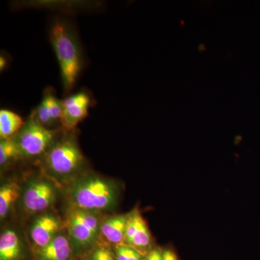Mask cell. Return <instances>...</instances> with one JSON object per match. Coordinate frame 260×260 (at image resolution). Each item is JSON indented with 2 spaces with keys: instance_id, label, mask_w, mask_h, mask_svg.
<instances>
[{
  "instance_id": "52a82bcc",
  "label": "cell",
  "mask_w": 260,
  "mask_h": 260,
  "mask_svg": "<svg viewBox=\"0 0 260 260\" xmlns=\"http://www.w3.org/2000/svg\"><path fill=\"white\" fill-rule=\"evenodd\" d=\"M152 237L145 219L138 208L128 213L124 245L129 246L143 255L151 250Z\"/></svg>"
},
{
  "instance_id": "9a60e30c",
  "label": "cell",
  "mask_w": 260,
  "mask_h": 260,
  "mask_svg": "<svg viewBox=\"0 0 260 260\" xmlns=\"http://www.w3.org/2000/svg\"><path fill=\"white\" fill-rule=\"evenodd\" d=\"M20 187L15 182H8L0 189V218H5L19 198Z\"/></svg>"
},
{
  "instance_id": "ba28073f",
  "label": "cell",
  "mask_w": 260,
  "mask_h": 260,
  "mask_svg": "<svg viewBox=\"0 0 260 260\" xmlns=\"http://www.w3.org/2000/svg\"><path fill=\"white\" fill-rule=\"evenodd\" d=\"M56 200L54 187L45 181H32L23 194L24 208L30 213L44 211Z\"/></svg>"
},
{
  "instance_id": "2e32d148",
  "label": "cell",
  "mask_w": 260,
  "mask_h": 260,
  "mask_svg": "<svg viewBox=\"0 0 260 260\" xmlns=\"http://www.w3.org/2000/svg\"><path fill=\"white\" fill-rule=\"evenodd\" d=\"M21 157L20 150L14 138L0 141V165L2 167Z\"/></svg>"
},
{
  "instance_id": "277c9868",
  "label": "cell",
  "mask_w": 260,
  "mask_h": 260,
  "mask_svg": "<svg viewBox=\"0 0 260 260\" xmlns=\"http://www.w3.org/2000/svg\"><path fill=\"white\" fill-rule=\"evenodd\" d=\"M21 157L44 155L57 140L55 130L48 129L29 117L23 128L15 136Z\"/></svg>"
},
{
  "instance_id": "8fae6325",
  "label": "cell",
  "mask_w": 260,
  "mask_h": 260,
  "mask_svg": "<svg viewBox=\"0 0 260 260\" xmlns=\"http://www.w3.org/2000/svg\"><path fill=\"white\" fill-rule=\"evenodd\" d=\"M128 214L112 215L101 224L100 235L114 245H124Z\"/></svg>"
},
{
  "instance_id": "30bf717a",
  "label": "cell",
  "mask_w": 260,
  "mask_h": 260,
  "mask_svg": "<svg viewBox=\"0 0 260 260\" xmlns=\"http://www.w3.org/2000/svg\"><path fill=\"white\" fill-rule=\"evenodd\" d=\"M61 222L53 215H43L36 219L30 229L32 242L39 248L47 245L57 235Z\"/></svg>"
},
{
  "instance_id": "4fadbf2b",
  "label": "cell",
  "mask_w": 260,
  "mask_h": 260,
  "mask_svg": "<svg viewBox=\"0 0 260 260\" xmlns=\"http://www.w3.org/2000/svg\"><path fill=\"white\" fill-rule=\"evenodd\" d=\"M25 121L19 114L9 109L0 111V138H14L21 130Z\"/></svg>"
},
{
  "instance_id": "ac0fdd59",
  "label": "cell",
  "mask_w": 260,
  "mask_h": 260,
  "mask_svg": "<svg viewBox=\"0 0 260 260\" xmlns=\"http://www.w3.org/2000/svg\"><path fill=\"white\" fill-rule=\"evenodd\" d=\"M129 246L126 245L117 246L116 248V260H129Z\"/></svg>"
},
{
  "instance_id": "5b68a950",
  "label": "cell",
  "mask_w": 260,
  "mask_h": 260,
  "mask_svg": "<svg viewBox=\"0 0 260 260\" xmlns=\"http://www.w3.org/2000/svg\"><path fill=\"white\" fill-rule=\"evenodd\" d=\"M100 221L95 212L72 208L67 218L70 239L77 248L88 249L100 237Z\"/></svg>"
},
{
  "instance_id": "3957f363",
  "label": "cell",
  "mask_w": 260,
  "mask_h": 260,
  "mask_svg": "<svg viewBox=\"0 0 260 260\" xmlns=\"http://www.w3.org/2000/svg\"><path fill=\"white\" fill-rule=\"evenodd\" d=\"M46 167L59 176L73 174L83 167L85 158L73 135L57 140L44 154Z\"/></svg>"
},
{
  "instance_id": "9c48e42d",
  "label": "cell",
  "mask_w": 260,
  "mask_h": 260,
  "mask_svg": "<svg viewBox=\"0 0 260 260\" xmlns=\"http://www.w3.org/2000/svg\"><path fill=\"white\" fill-rule=\"evenodd\" d=\"M61 112L62 100L58 99L54 90L49 88L46 89L40 104L32 111L29 117L48 129H51L61 124Z\"/></svg>"
},
{
  "instance_id": "d6986e66",
  "label": "cell",
  "mask_w": 260,
  "mask_h": 260,
  "mask_svg": "<svg viewBox=\"0 0 260 260\" xmlns=\"http://www.w3.org/2000/svg\"><path fill=\"white\" fill-rule=\"evenodd\" d=\"M145 260H164L162 250L159 248L151 249L145 256Z\"/></svg>"
},
{
  "instance_id": "8992f818",
  "label": "cell",
  "mask_w": 260,
  "mask_h": 260,
  "mask_svg": "<svg viewBox=\"0 0 260 260\" xmlns=\"http://www.w3.org/2000/svg\"><path fill=\"white\" fill-rule=\"evenodd\" d=\"M94 99L85 90L68 95L62 100L61 126L65 131L73 132L88 115Z\"/></svg>"
},
{
  "instance_id": "ffe728a7",
  "label": "cell",
  "mask_w": 260,
  "mask_h": 260,
  "mask_svg": "<svg viewBox=\"0 0 260 260\" xmlns=\"http://www.w3.org/2000/svg\"><path fill=\"white\" fill-rule=\"evenodd\" d=\"M162 258H164V260H178L175 253L170 249L162 250Z\"/></svg>"
},
{
  "instance_id": "7a4b0ae2",
  "label": "cell",
  "mask_w": 260,
  "mask_h": 260,
  "mask_svg": "<svg viewBox=\"0 0 260 260\" xmlns=\"http://www.w3.org/2000/svg\"><path fill=\"white\" fill-rule=\"evenodd\" d=\"M73 208L95 212L115 205L118 189L111 181L95 175L82 178L75 183L70 192Z\"/></svg>"
},
{
  "instance_id": "7c38bea8",
  "label": "cell",
  "mask_w": 260,
  "mask_h": 260,
  "mask_svg": "<svg viewBox=\"0 0 260 260\" xmlns=\"http://www.w3.org/2000/svg\"><path fill=\"white\" fill-rule=\"evenodd\" d=\"M71 254V246L64 236L57 234L49 244L39 248V260H68Z\"/></svg>"
},
{
  "instance_id": "5bb4252c",
  "label": "cell",
  "mask_w": 260,
  "mask_h": 260,
  "mask_svg": "<svg viewBox=\"0 0 260 260\" xmlns=\"http://www.w3.org/2000/svg\"><path fill=\"white\" fill-rule=\"evenodd\" d=\"M20 243L16 233L7 230L0 237V260H16L20 254Z\"/></svg>"
},
{
  "instance_id": "6da1fadb",
  "label": "cell",
  "mask_w": 260,
  "mask_h": 260,
  "mask_svg": "<svg viewBox=\"0 0 260 260\" xmlns=\"http://www.w3.org/2000/svg\"><path fill=\"white\" fill-rule=\"evenodd\" d=\"M49 38L60 68L63 89L65 93H69L74 88L84 64L78 34L70 22L58 18L51 25Z\"/></svg>"
},
{
  "instance_id": "44dd1931",
  "label": "cell",
  "mask_w": 260,
  "mask_h": 260,
  "mask_svg": "<svg viewBox=\"0 0 260 260\" xmlns=\"http://www.w3.org/2000/svg\"><path fill=\"white\" fill-rule=\"evenodd\" d=\"M129 260H143V254H140L139 251L131 248L130 249Z\"/></svg>"
},
{
  "instance_id": "7402d4cb",
  "label": "cell",
  "mask_w": 260,
  "mask_h": 260,
  "mask_svg": "<svg viewBox=\"0 0 260 260\" xmlns=\"http://www.w3.org/2000/svg\"><path fill=\"white\" fill-rule=\"evenodd\" d=\"M6 59H5V56H1V57H0V68H1V71H3V70L5 69V67H6Z\"/></svg>"
},
{
  "instance_id": "e0dca14e",
  "label": "cell",
  "mask_w": 260,
  "mask_h": 260,
  "mask_svg": "<svg viewBox=\"0 0 260 260\" xmlns=\"http://www.w3.org/2000/svg\"><path fill=\"white\" fill-rule=\"evenodd\" d=\"M90 260H116L112 253L107 248L99 246L92 253Z\"/></svg>"
}]
</instances>
